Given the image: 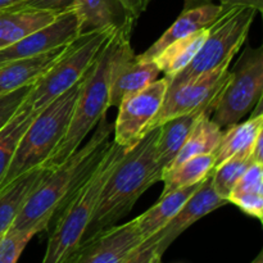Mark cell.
<instances>
[{
	"instance_id": "1",
	"label": "cell",
	"mask_w": 263,
	"mask_h": 263,
	"mask_svg": "<svg viewBox=\"0 0 263 263\" xmlns=\"http://www.w3.org/2000/svg\"><path fill=\"white\" fill-rule=\"evenodd\" d=\"M112 134L113 123L108 122L105 116L98 122L97 130L85 145L49 171L26 200L9 230H36L37 233L46 230L72 194L92 174L112 144Z\"/></svg>"
},
{
	"instance_id": "2",
	"label": "cell",
	"mask_w": 263,
	"mask_h": 263,
	"mask_svg": "<svg viewBox=\"0 0 263 263\" xmlns=\"http://www.w3.org/2000/svg\"><path fill=\"white\" fill-rule=\"evenodd\" d=\"M158 135L159 127L149 131L113 170L103 186L81 241L117 225L118 221L133 210L136 200L149 187L161 181L162 171L156 156Z\"/></svg>"
},
{
	"instance_id": "3",
	"label": "cell",
	"mask_w": 263,
	"mask_h": 263,
	"mask_svg": "<svg viewBox=\"0 0 263 263\" xmlns=\"http://www.w3.org/2000/svg\"><path fill=\"white\" fill-rule=\"evenodd\" d=\"M131 32L133 31L125 30L113 33L103 46L94 63L90 66L68 128L43 167L53 170L63 163L81 146L82 141L91 133L92 128L97 127L98 122L107 116V110L109 109L108 99L110 77L121 51L131 43Z\"/></svg>"
},
{
	"instance_id": "4",
	"label": "cell",
	"mask_w": 263,
	"mask_h": 263,
	"mask_svg": "<svg viewBox=\"0 0 263 263\" xmlns=\"http://www.w3.org/2000/svg\"><path fill=\"white\" fill-rule=\"evenodd\" d=\"M128 149L112 141L92 174L72 194L55 216L41 263H63L84 239L103 186Z\"/></svg>"
},
{
	"instance_id": "5",
	"label": "cell",
	"mask_w": 263,
	"mask_h": 263,
	"mask_svg": "<svg viewBox=\"0 0 263 263\" xmlns=\"http://www.w3.org/2000/svg\"><path fill=\"white\" fill-rule=\"evenodd\" d=\"M86 73L73 86L45 105L31 121L23 133L13 154L12 162L0 182V190L26 172L43 167L46 159L55 151L68 128Z\"/></svg>"
},
{
	"instance_id": "6",
	"label": "cell",
	"mask_w": 263,
	"mask_h": 263,
	"mask_svg": "<svg viewBox=\"0 0 263 263\" xmlns=\"http://www.w3.org/2000/svg\"><path fill=\"white\" fill-rule=\"evenodd\" d=\"M257 10L249 7H231L210 26L207 39L186 68L168 79V87L179 86L221 66H230L235 54L246 44Z\"/></svg>"
},
{
	"instance_id": "7",
	"label": "cell",
	"mask_w": 263,
	"mask_h": 263,
	"mask_svg": "<svg viewBox=\"0 0 263 263\" xmlns=\"http://www.w3.org/2000/svg\"><path fill=\"white\" fill-rule=\"evenodd\" d=\"M113 33L110 31L86 33L69 43L63 55L33 85L26 98L25 102L31 109L40 112L51 100L79 82Z\"/></svg>"
},
{
	"instance_id": "8",
	"label": "cell",
	"mask_w": 263,
	"mask_h": 263,
	"mask_svg": "<svg viewBox=\"0 0 263 263\" xmlns=\"http://www.w3.org/2000/svg\"><path fill=\"white\" fill-rule=\"evenodd\" d=\"M263 95V49L246 46L229 72L211 120L221 128L240 122L253 110Z\"/></svg>"
},
{
	"instance_id": "9",
	"label": "cell",
	"mask_w": 263,
	"mask_h": 263,
	"mask_svg": "<svg viewBox=\"0 0 263 263\" xmlns=\"http://www.w3.org/2000/svg\"><path fill=\"white\" fill-rule=\"evenodd\" d=\"M229 72L230 66L226 64L200 74L192 81L179 86L168 87L163 104L146 127L145 135L149 131L177 116L186 115L202 108H211L213 110L218 95L228 80Z\"/></svg>"
},
{
	"instance_id": "10",
	"label": "cell",
	"mask_w": 263,
	"mask_h": 263,
	"mask_svg": "<svg viewBox=\"0 0 263 263\" xmlns=\"http://www.w3.org/2000/svg\"><path fill=\"white\" fill-rule=\"evenodd\" d=\"M167 90L168 79L163 77L123 99L118 105V115L113 123V141L128 151L136 145L145 135L146 127L163 104Z\"/></svg>"
},
{
	"instance_id": "11",
	"label": "cell",
	"mask_w": 263,
	"mask_h": 263,
	"mask_svg": "<svg viewBox=\"0 0 263 263\" xmlns=\"http://www.w3.org/2000/svg\"><path fill=\"white\" fill-rule=\"evenodd\" d=\"M143 241L134 218L81 241L63 263H125Z\"/></svg>"
},
{
	"instance_id": "12",
	"label": "cell",
	"mask_w": 263,
	"mask_h": 263,
	"mask_svg": "<svg viewBox=\"0 0 263 263\" xmlns=\"http://www.w3.org/2000/svg\"><path fill=\"white\" fill-rule=\"evenodd\" d=\"M79 18L74 9L59 14L49 25L28 33L17 43L0 50V66L17 59L30 58L58 46L66 45L79 37Z\"/></svg>"
},
{
	"instance_id": "13",
	"label": "cell",
	"mask_w": 263,
	"mask_h": 263,
	"mask_svg": "<svg viewBox=\"0 0 263 263\" xmlns=\"http://www.w3.org/2000/svg\"><path fill=\"white\" fill-rule=\"evenodd\" d=\"M212 175V174H211ZM208 176L203 184L195 190L194 194L185 202L181 210L176 213L174 218L157 233V256L162 258L168 247L184 233L185 230L194 225L200 218L205 217L213 211L229 204L228 200L218 197L212 184V176Z\"/></svg>"
},
{
	"instance_id": "14",
	"label": "cell",
	"mask_w": 263,
	"mask_h": 263,
	"mask_svg": "<svg viewBox=\"0 0 263 263\" xmlns=\"http://www.w3.org/2000/svg\"><path fill=\"white\" fill-rule=\"evenodd\" d=\"M159 73L161 71L156 62L136 55L131 48V43H128L122 49L113 68L108 107L118 108L123 99L141 91L156 81Z\"/></svg>"
},
{
	"instance_id": "15",
	"label": "cell",
	"mask_w": 263,
	"mask_h": 263,
	"mask_svg": "<svg viewBox=\"0 0 263 263\" xmlns=\"http://www.w3.org/2000/svg\"><path fill=\"white\" fill-rule=\"evenodd\" d=\"M73 9L79 18L80 35L133 31L138 21L122 0H76Z\"/></svg>"
},
{
	"instance_id": "16",
	"label": "cell",
	"mask_w": 263,
	"mask_h": 263,
	"mask_svg": "<svg viewBox=\"0 0 263 263\" xmlns=\"http://www.w3.org/2000/svg\"><path fill=\"white\" fill-rule=\"evenodd\" d=\"M228 8L222 4H213L212 2H195L185 4L184 10L177 20L164 31L163 35H161L153 45L140 54V58L153 61L166 46L175 40L192 35L202 28L210 27L226 12Z\"/></svg>"
},
{
	"instance_id": "17",
	"label": "cell",
	"mask_w": 263,
	"mask_h": 263,
	"mask_svg": "<svg viewBox=\"0 0 263 263\" xmlns=\"http://www.w3.org/2000/svg\"><path fill=\"white\" fill-rule=\"evenodd\" d=\"M72 43V41H71ZM69 43L25 59L8 62L0 66V95L36 84L64 54Z\"/></svg>"
},
{
	"instance_id": "18",
	"label": "cell",
	"mask_w": 263,
	"mask_h": 263,
	"mask_svg": "<svg viewBox=\"0 0 263 263\" xmlns=\"http://www.w3.org/2000/svg\"><path fill=\"white\" fill-rule=\"evenodd\" d=\"M263 134L262 99L253 108L251 117L244 122L234 123L222 131L215 151V167L238 154H252L257 139Z\"/></svg>"
},
{
	"instance_id": "19",
	"label": "cell",
	"mask_w": 263,
	"mask_h": 263,
	"mask_svg": "<svg viewBox=\"0 0 263 263\" xmlns=\"http://www.w3.org/2000/svg\"><path fill=\"white\" fill-rule=\"evenodd\" d=\"M205 113H212V109L202 108V109L194 110L186 115L177 116L158 126L159 135L157 139L156 156L157 162L161 167L162 176L171 167L172 162L175 161L177 153L184 145L190 131L194 128L199 118Z\"/></svg>"
},
{
	"instance_id": "20",
	"label": "cell",
	"mask_w": 263,
	"mask_h": 263,
	"mask_svg": "<svg viewBox=\"0 0 263 263\" xmlns=\"http://www.w3.org/2000/svg\"><path fill=\"white\" fill-rule=\"evenodd\" d=\"M59 14L45 10L15 5L0 12V50L44 26L53 22Z\"/></svg>"
},
{
	"instance_id": "21",
	"label": "cell",
	"mask_w": 263,
	"mask_h": 263,
	"mask_svg": "<svg viewBox=\"0 0 263 263\" xmlns=\"http://www.w3.org/2000/svg\"><path fill=\"white\" fill-rule=\"evenodd\" d=\"M50 170L37 167L13 180L0 190V238L9 230L33 190L37 187Z\"/></svg>"
},
{
	"instance_id": "22",
	"label": "cell",
	"mask_w": 263,
	"mask_h": 263,
	"mask_svg": "<svg viewBox=\"0 0 263 263\" xmlns=\"http://www.w3.org/2000/svg\"><path fill=\"white\" fill-rule=\"evenodd\" d=\"M202 184L203 181L199 184L180 187L174 192L167 193L159 198V200L153 207L149 208L143 215L135 217L138 229L144 240L162 230L176 216V213L181 210L185 202L194 194L195 190Z\"/></svg>"
},
{
	"instance_id": "23",
	"label": "cell",
	"mask_w": 263,
	"mask_h": 263,
	"mask_svg": "<svg viewBox=\"0 0 263 263\" xmlns=\"http://www.w3.org/2000/svg\"><path fill=\"white\" fill-rule=\"evenodd\" d=\"M208 30L210 27L202 28L192 35L175 40L153 59L164 77L172 79L189 66L207 39Z\"/></svg>"
},
{
	"instance_id": "24",
	"label": "cell",
	"mask_w": 263,
	"mask_h": 263,
	"mask_svg": "<svg viewBox=\"0 0 263 263\" xmlns=\"http://www.w3.org/2000/svg\"><path fill=\"white\" fill-rule=\"evenodd\" d=\"M221 135H222V128L211 120V113L203 115L194 128L190 131L184 145L181 146L176 158L167 171L175 168L192 157L200 156V154H213L220 143Z\"/></svg>"
},
{
	"instance_id": "25",
	"label": "cell",
	"mask_w": 263,
	"mask_h": 263,
	"mask_svg": "<svg viewBox=\"0 0 263 263\" xmlns=\"http://www.w3.org/2000/svg\"><path fill=\"white\" fill-rule=\"evenodd\" d=\"M213 170H215L213 154H200L186 159L162 176L161 181L163 182L164 186L161 197L180 187L190 186L204 181L212 174Z\"/></svg>"
},
{
	"instance_id": "26",
	"label": "cell",
	"mask_w": 263,
	"mask_h": 263,
	"mask_svg": "<svg viewBox=\"0 0 263 263\" xmlns=\"http://www.w3.org/2000/svg\"><path fill=\"white\" fill-rule=\"evenodd\" d=\"M36 115L37 112L31 109L30 105L23 102L22 107L18 109L14 117L3 130H0V182L12 162L13 154H14L15 148H17L23 133Z\"/></svg>"
},
{
	"instance_id": "27",
	"label": "cell",
	"mask_w": 263,
	"mask_h": 263,
	"mask_svg": "<svg viewBox=\"0 0 263 263\" xmlns=\"http://www.w3.org/2000/svg\"><path fill=\"white\" fill-rule=\"evenodd\" d=\"M253 162L252 154H238L216 166L211 176H212L213 187L218 197L228 200L238 180Z\"/></svg>"
},
{
	"instance_id": "28",
	"label": "cell",
	"mask_w": 263,
	"mask_h": 263,
	"mask_svg": "<svg viewBox=\"0 0 263 263\" xmlns=\"http://www.w3.org/2000/svg\"><path fill=\"white\" fill-rule=\"evenodd\" d=\"M263 195V163L253 162L246 170L234 189L231 190L228 202L241 197H257Z\"/></svg>"
},
{
	"instance_id": "29",
	"label": "cell",
	"mask_w": 263,
	"mask_h": 263,
	"mask_svg": "<svg viewBox=\"0 0 263 263\" xmlns=\"http://www.w3.org/2000/svg\"><path fill=\"white\" fill-rule=\"evenodd\" d=\"M39 234L36 230H8L0 238V263H17L31 239Z\"/></svg>"
},
{
	"instance_id": "30",
	"label": "cell",
	"mask_w": 263,
	"mask_h": 263,
	"mask_svg": "<svg viewBox=\"0 0 263 263\" xmlns=\"http://www.w3.org/2000/svg\"><path fill=\"white\" fill-rule=\"evenodd\" d=\"M33 85L35 84L27 85V86L20 87L8 94L0 95V130H3L9 123V121L18 112V109L22 107L23 102L32 90Z\"/></svg>"
},
{
	"instance_id": "31",
	"label": "cell",
	"mask_w": 263,
	"mask_h": 263,
	"mask_svg": "<svg viewBox=\"0 0 263 263\" xmlns=\"http://www.w3.org/2000/svg\"><path fill=\"white\" fill-rule=\"evenodd\" d=\"M74 3H76V0H23L21 5L32 8V9L62 14V13L73 9Z\"/></svg>"
},
{
	"instance_id": "32",
	"label": "cell",
	"mask_w": 263,
	"mask_h": 263,
	"mask_svg": "<svg viewBox=\"0 0 263 263\" xmlns=\"http://www.w3.org/2000/svg\"><path fill=\"white\" fill-rule=\"evenodd\" d=\"M157 243H158V236L154 234L153 236L144 240L125 263H149L157 256Z\"/></svg>"
},
{
	"instance_id": "33",
	"label": "cell",
	"mask_w": 263,
	"mask_h": 263,
	"mask_svg": "<svg viewBox=\"0 0 263 263\" xmlns=\"http://www.w3.org/2000/svg\"><path fill=\"white\" fill-rule=\"evenodd\" d=\"M185 4H190V3L195 2H212V0H185ZM220 4L225 5V7H249L254 8L258 13L263 12V0H217Z\"/></svg>"
},
{
	"instance_id": "34",
	"label": "cell",
	"mask_w": 263,
	"mask_h": 263,
	"mask_svg": "<svg viewBox=\"0 0 263 263\" xmlns=\"http://www.w3.org/2000/svg\"><path fill=\"white\" fill-rule=\"evenodd\" d=\"M122 2L131 10V13L135 15L136 20H139L140 15L146 10L151 0H122Z\"/></svg>"
},
{
	"instance_id": "35",
	"label": "cell",
	"mask_w": 263,
	"mask_h": 263,
	"mask_svg": "<svg viewBox=\"0 0 263 263\" xmlns=\"http://www.w3.org/2000/svg\"><path fill=\"white\" fill-rule=\"evenodd\" d=\"M23 0H0V12L8 8L15 7V5H20Z\"/></svg>"
},
{
	"instance_id": "36",
	"label": "cell",
	"mask_w": 263,
	"mask_h": 263,
	"mask_svg": "<svg viewBox=\"0 0 263 263\" xmlns=\"http://www.w3.org/2000/svg\"><path fill=\"white\" fill-rule=\"evenodd\" d=\"M251 263H263V252H259L258 256H257Z\"/></svg>"
},
{
	"instance_id": "37",
	"label": "cell",
	"mask_w": 263,
	"mask_h": 263,
	"mask_svg": "<svg viewBox=\"0 0 263 263\" xmlns=\"http://www.w3.org/2000/svg\"><path fill=\"white\" fill-rule=\"evenodd\" d=\"M161 259L162 258H159V257H154V258L153 259H152V261L151 262H149V263H161Z\"/></svg>"
}]
</instances>
